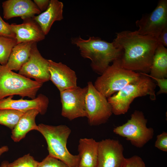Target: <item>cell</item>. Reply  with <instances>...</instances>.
I'll return each instance as SVG.
<instances>
[{
  "label": "cell",
  "mask_w": 167,
  "mask_h": 167,
  "mask_svg": "<svg viewBox=\"0 0 167 167\" xmlns=\"http://www.w3.org/2000/svg\"><path fill=\"white\" fill-rule=\"evenodd\" d=\"M119 49L122 67L137 72L148 74L158 45L157 39L139 34L137 30H125L116 33L112 42Z\"/></svg>",
  "instance_id": "cell-1"
},
{
  "label": "cell",
  "mask_w": 167,
  "mask_h": 167,
  "mask_svg": "<svg viewBox=\"0 0 167 167\" xmlns=\"http://www.w3.org/2000/svg\"><path fill=\"white\" fill-rule=\"evenodd\" d=\"M71 42L79 48L81 56L90 60L92 69L100 75L111 62L120 56V51L112 42L102 40L99 37L90 36L84 39L79 36L72 38Z\"/></svg>",
  "instance_id": "cell-2"
},
{
  "label": "cell",
  "mask_w": 167,
  "mask_h": 167,
  "mask_svg": "<svg viewBox=\"0 0 167 167\" xmlns=\"http://www.w3.org/2000/svg\"><path fill=\"white\" fill-rule=\"evenodd\" d=\"M140 74L138 80L128 84L116 93L108 98L113 113L116 115L125 113L133 100L138 97L149 95L151 100H156V84L147 74Z\"/></svg>",
  "instance_id": "cell-3"
},
{
  "label": "cell",
  "mask_w": 167,
  "mask_h": 167,
  "mask_svg": "<svg viewBox=\"0 0 167 167\" xmlns=\"http://www.w3.org/2000/svg\"><path fill=\"white\" fill-rule=\"evenodd\" d=\"M37 131L45 139L49 155L62 161L69 167L78 166L79 155H73L69 151L67 143L71 133L70 128L66 125L52 126L41 123Z\"/></svg>",
  "instance_id": "cell-4"
},
{
  "label": "cell",
  "mask_w": 167,
  "mask_h": 167,
  "mask_svg": "<svg viewBox=\"0 0 167 167\" xmlns=\"http://www.w3.org/2000/svg\"><path fill=\"white\" fill-rule=\"evenodd\" d=\"M95 81V88L106 98L118 92L128 84L138 80L141 74L122 67L119 58L113 62Z\"/></svg>",
  "instance_id": "cell-5"
},
{
  "label": "cell",
  "mask_w": 167,
  "mask_h": 167,
  "mask_svg": "<svg viewBox=\"0 0 167 167\" xmlns=\"http://www.w3.org/2000/svg\"><path fill=\"white\" fill-rule=\"evenodd\" d=\"M42 84L0 64V100L15 95L34 99Z\"/></svg>",
  "instance_id": "cell-6"
},
{
  "label": "cell",
  "mask_w": 167,
  "mask_h": 167,
  "mask_svg": "<svg viewBox=\"0 0 167 167\" xmlns=\"http://www.w3.org/2000/svg\"><path fill=\"white\" fill-rule=\"evenodd\" d=\"M147 122V120L143 112L135 110L126 123L114 128L113 132L126 138L133 146L141 148L151 139L154 135L153 129L148 128Z\"/></svg>",
  "instance_id": "cell-7"
},
{
  "label": "cell",
  "mask_w": 167,
  "mask_h": 167,
  "mask_svg": "<svg viewBox=\"0 0 167 167\" xmlns=\"http://www.w3.org/2000/svg\"><path fill=\"white\" fill-rule=\"evenodd\" d=\"M85 99L86 117L91 126L106 122L113 113L111 106L107 98L94 87L91 82L88 83Z\"/></svg>",
  "instance_id": "cell-8"
},
{
  "label": "cell",
  "mask_w": 167,
  "mask_h": 167,
  "mask_svg": "<svg viewBox=\"0 0 167 167\" xmlns=\"http://www.w3.org/2000/svg\"><path fill=\"white\" fill-rule=\"evenodd\" d=\"M87 91V86L83 88L77 86L60 92L62 115L70 120L86 117L85 99Z\"/></svg>",
  "instance_id": "cell-9"
},
{
  "label": "cell",
  "mask_w": 167,
  "mask_h": 167,
  "mask_svg": "<svg viewBox=\"0 0 167 167\" xmlns=\"http://www.w3.org/2000/svg\"><path fill=\"white\" fill-rule=\"evenodd\" d=\"M135 24L139 34L152 36L157 39L167 27V0H159L152 12L143 15Z\"/></svg>",
  "instance_id": "cell-10"
},
{
  "label": "cell",
  "mask_w": 167,
  "mask_h": 167,
  "mask_svg": "<svg viewBox=\"0 0 167 167\" xmlns=\"http://www.w3.org/2000/svg\"><path fill=\"white\" fill-rule=\"evenodd\" d=\"M36 42L32 44L28 61L19 71V74L43 84L50 80L48 60L44 58L37 49Z\"/></svg>",
  "instance_id": "cell-11"
},
{
  "label": "cell",
  "mask_w": 167,
  "mask_h": 167,
  "mask_svg": "<svg viewBox=\"0 0 167 167\" xmlns=\"http://www.w3.org/2000/svg\"><path fill=\"white\" fill-rule=\"evenodd\" d=\"M124 148L119 141L110 139L98 142L96 167H123Z\"/></svg>",
  "instance_id": "cell-12"
},
{
  "label": "cell",
  "mask_w": 167,
  "mask_h": 167,
  "mask_svg": "<svg viewBox=\"0 0 167 167\" xmlns=\"http://www.w3.org/2000/svg\"><path fill=\"white\" fill-rule=\"evenodd\" d=\"M48 61L50 80L60 92L77 86V77L74 71L61 62Z\"/></svg>",
  "instance_id": "cell-13"
},
{
  "label": "cell",
  "mask_w": 167,
  "mask_h": 167,
  "mask_svg": "<svg viewBox=\"0 0 167 167\" xmlns=\"http://www.w3.org/2000/svg\"><path fill=\"white\" fill-rule=\"evenodd\" d=\"M13 96L0 100V109H11L25 112L33 109L37 110L39 113L44 114L49 103L48 98L40 94L35 98L30 100L21 99L13 100Z\"/></svg>",
  "instance_id": "cell-14"
},
{
  "label": "cell",
  "mask_w": 167,
  "mask_h": 167,
  "mask_svg": "<svg viewBox=\"0 0 167 167\" xmlns=\"http://www.w3.org/2000/svg\"><path fill=\"white\" fill-rule=\"evenodd\" d=\"M2 6L4 18L6 19L19 17L24 20L41 12L31 0H8L3 2Z\"/></svg>",
  "instance_id": "cell-15"
},
{
  "label": "cell",
  "mask_w": 167,
  "mask_h": 167,
  "mask_svg": "<svg viewBox=\"0 0 167 167\" xmlns=\"http://www.w3.org/2000/svg\"><path fill=\"white\" fill-rule=\"evenodd\" d=\"M11 26L15 35L17 44L25 42H36L44 40L45 35L32 18L24 20L20 24H12Z\"/></svg>",
  "instance_id": "cell-16"
},
{
  "label": "cell",
  "mask_w": 167,
  "mask_h": 167,
  "mask_svg": "<svg viewBox=\"0 0 167 167\" xmlns=\"http://www.w3.org/2000/svg\"><path fill=\"white\" fill-rule=\"evenodd\" d=\"M63 4L58 0H50L47 9L32 19L38 24L45 35L48 34L56 21L63 19Z\"/></svg>",
  "instance_id": "cell-17"
},
{
  "label": "cell",
  "mask_w": 167,
  "mask_h": 167,
  "mask_svg": "<svg viewBox=\"0 0 167 167\" xmlns=\"http://www.w3.org/2000/svg\"><path fill=\"white\" fill-rule=\"evenodd\" d=\"M78 151L79 167H96L98 142L92 138H81L79 141Z\"/></svg>",
  "instance_id": "cell-18"
},
{
  "label": "cell",
  "mask_w": 167,
  "mask_h": 167,
  "mask_svg": "<svg viewBox=\"0 0 167 167\" xmlns=\"http://www.w3.org/2000/svg\"><path fill=\"white\" fill-rule=\"evenodd\" d=\"M39 113V111L36 109L28 110L24 113L12 130L11 137L14 142H19L31 130L37 131L38 125L36 124L35 118Z\"/></svg>",
  "instance_id": "cell-19"
},
{
  "label": "cell",
  "mask_w": 167,
  "mask_h": 167,
  "mask_svg": "<svg viewBox=\"0 0 167 167\" xmlns=\"http://www.w3.org/2000/svg\"><path fill=\"white\" fill-rule=\"evenodd\" d=\"M34 42L16 44L13 48L7 63L5 65L9 70L19 71L28 60Z\"/></svg>",
  "instance_id": "cell-20"
},
{
  "label": "cell",
  "mask_w": 167,
  "mask_h": 167,
  "mask_svg": "<svg viewBox=\"0 0 167 167\" xmlns=\"http://www.w3.org/2000/svg\"><path fill=\"white\" fill-rule=\"evenodd\" d=\"M149 73L151 78H167V49L161 44L158 43Z\"/></svg>",
  "instance_id": "cell-21"
},
{
  "label": "cell",
  "mask_w": 167,
  "mask_h": 167,
  "mask_svg": "<svg viewBox=\"0 0 167 167\" xmlns=\"http://www.w3.org/2000/svg\"><path fill=\"white\" fill-rule=\"evenodd\" d=\"M24 113L11 109H0V124L12 130Z\"/></svg>",
  "instance_id": "cell-22"
},
{
  "label": "cell",
  "mask_w": 167,
  "mask_h": 167,
  "mask_svg": "<svg viewBox=\"0 0 167 167\" xmlns=\"http://www.w3.org/2000/svg\"><path fill=\"white\" fill-rule=\"evenodd\" d=\"M16 44L15 39L0 36V64L6 65L13 48Z\"/></svg>",
  "instance_id": "cell-23"
},
{
  "label": "cell",
  "mask_w": 167,
  "mask_h": 167,
  "mask_svg": "<svg viewBox=\"0 0 167 167\" xmlns=\"http://www.w3.org/2000/svg\"><path fill=\"white\" fill-rule=\"evenodd\" d=\"M38 163L29 153L11 163L9 162L8 167H37Z\"/></svg>",
  "instance_id": "cell-24"
},
{
  "label": "cell",
  "mask_w": 167,
  "mask_h": 167,
  "mask_svg": "<svg viewBox=\"0 0 167 167\" xmlns=\"http://www.w3.org/2000/svg\"><path fill=\"white\" fill-rule=\"evenodd\" d=\"M37 167H69L64 163L48 155L41 162H39Z\"/></svg>",
  "instance_id": "cell-25"
},
{
  "label": "cell",
  "mask_w": 167,
  "mask_h": 167,
  "mask_svg": "<svg viewBox=\"0 0 167 167\" xmlns=\"http://www.w3.org/2000/svg\"><path fill=\"white\" fill-rule=\"evenodd\" d=\"M0 36L15 39V35L11 24L5 22L0 16Z\"/></svg>",
  "instance_id": "cell-26"
},
{
  "label": "cell",
  "mask_w": 167,
  "mask_h": 167,
  "mask_svg": "<svg viewBox=\"0 0 167 167\" xmlns=\"http://www.w3.org/2000/svg\"><path fill=\"white\" fill-rule=\"evenodd\" d=\"M123 167H146L142 159L137 155L126 158Z\"/></svg>",
  "instance_id": "cell-27"
},
{
  "label": "cell",
  "mask_w": 167,
  "mask_h": 167,
  "mask_svg": "<svg viewBox=\"0 0 167 167\" xmlns=\"http://www.w3.org/2000/svg\"><path fill=\"white\" fill-rule=\"evenodd\" d=\"M155 146L158 149L165 152L167 151V133L163 131L157 136Z\"/></svg>",
  "instance_id": "cell-28"
},
{
  "label": "cell",
  "mask_w": 167,
  "mask_h": 167,
  "mask_svg": "<svg viewBox=\"0 0 167 167\" xmlns=\"http://www.w3.org/2000/svg\"><path fill=\"white\" fill-rule=\"evenodd\" d=\"M156 80L160 90L157 93V95L167 93V79L152 78Z\"/></svg>",
  "instance_id": "cell-29"
},
{
  "label": "cell",
  "mask_w": 167,
  "mask_h": 167,
  "mask_svg": "<svg viewBox=\"0 0 167 167\" xmlns=\"http://www.w3.org/2000/svg\"><path fill=\"white\" fill-rule=\"evenodd\" d=\"M158 44H161L165 47L167 46V27L165 28L157 38Z\"/></svg>",
  "instance_id": "cell-30"
},
{
  "label": "cell",
  "mask_w": 167,
  "mask_h": 167,
  "mask_svg": "<svg viewBox=\"0 0 167 167\" xmlns=\"http://www.w3.org/2000/svg\"><path fill=\"white\" fill-rule=\"evenodd\" d=\"M34 2L41 11H45L47 8L50 2L49 0H34Z\"/></svg>",
  "instance_id": "cell-31"
},
{
  "label": "cell",
  "mask_w": 167,
  "mask_h": 167,
  "mask_svg": "<svg viewBox=\"0 0 167 167\" xmlns=\"http://www.w3.org/2000/svg\"><path fill=\"white\" fill-rule=\"evenodd\" d=\"M9 148L7 146H4L0 148V156L3 153L8 151Z\"/></svg>",
  "instance_id": "cell-32"
},
{
  "label": "cell",
  "mask_w": 167,
  "mask_h": 167,
  "mask_svg": "<svg viewBox=\"0 0 167 167\" xmlns=\"http://www.w3.org/2000/svg\"><path fill=\"white\" fill-rule=\"evenodd\" d=\"M9 162L6 161H3L1 164L0 167H8Z\"/></svg>",
  "instance_id": "cell-33"
},
{
  "label": "cell",
  "mask_w": 167,
  "mask_h": 167,
  "mask_svg": "<svg viewBox=\"0 0 167 167\" xmlns=\"http://www.w3.org/2000/svg\"><path fill=\"white\" fill-rule=\"evenodd\" d=\"M79 167L78 166H74V167Z\"/></svg>",
  "instance_id": "cell-34"
},
{
  "label": "cell",
  "mask_w": 167,
  "mask_h": 167,
  "mask_svg": "<svg viewBox=\"0 0 167 167\" xmlns=\"http://www.w3.org/2000/svg\"></svg>",
  "instance_id": "cell-35"
}]
</instances>
